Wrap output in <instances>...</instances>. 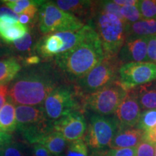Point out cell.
I'll return each mask as SVG.
<instances>
[{
    "label": "cell",
    "instance_id": "obj_1",
    "mask_svg": "<svg viewBox=\"0 0 156 156\" xmlns=\"http://www.w3.org/2000/svg\"><path fill=\"white\" fill-rule=\"evenodd\" d=\"M104 58L101 42L93 28L83 42L73 49L56 56L55 63L69 80L78 81Z\"/></svg>",
    "mask_w": 156,
    "mask_h": 156
},
{
    "label": "cell",
    "instance_id": "obj_2",
    "mask_svg": "<svg viewBox=\"0 0 156 156\" xmlns=\"http://www.w3.org/2000/svg\"><path fill=\"white\" fill-rule=\"evenodd\" d=\"M56 86V79L46 67L37 68L19 76L8 90V100L13 104H41Z\"/></svg>",
    "mask_w": 156,
    "mask_h": 156
},
{
    "label": "cell",
    "instance_id": "obj_3",
    "mask_svg": "<svg viewBox=\"0 0 156 156\" xmlns=\"http://www.w3.org/2000/svg\"><path fill=\"white\" fill-rule=\"evenodd\" d=\"M91 19L90 25L98 36L105 57H116L126 41L128 24L114 15L95 10Z\"/></svg>",
    "mask_w": 156,
    "mask_h": 156
},
{
    "label": "cell",
    "instance_id": "obj_4",
    "mask_svg": "<svg viewBox=\"0 0 156 156\" xmlns=\"http://www.w3.org/2000/svg\"><path fill=\"white\" fill-rule=\"evenodd\" d=\"M85 23L76 15L59 9L54 2H45L39 7L38 28L42 34L78 30Z\"/></svg>",
    "mask_w": 156,
    "mask_h": 156
},
{
    "label": "cell",
    "instance_id": "obj_5",
    "mask_svg": "<svg viewBox=\"0 0 156 156\" xmlns=\"http://www.w3.org/2000/svg\"><path fill=\"white\" fill-rule=\"evenodd\" d=\"M128 92L116 80L102 88L85 95L83 100L84 108L101 116L114 114Z\"/></svg>",
    "mask_w": 156,
    "mask_h": 156
},
{
    "label": "cell",
    "instance_id": "obj_6",
    "mask_svg": "<svg viewBox=\"0 0 156 156\" xmlns=\"http://www.w3.org/2000/svg\"><path fill=\"white\" fill-rule=\"evenodd\" d=\"M122 64L116 57H105L86 75L77 81L78 90L84 95L92 93L117 80Z\"/></svg>",
    "mask_w": 156,
    "mask_h": 156
},
{
    "label": "cell",
    "instance_id": "obj_7",
    "mask_svg": "<svg viewBox=\"0 0 156 156\" xmlns=\"http://www.w3.org/2000/svg\"><path fill=\"white\" fill-rule=\"evenodd\" d=\"M119 129V123L115 117L94 114L90 119L84 140L92 150H103L109 147Z\"/></svg>",
    "mask_w": 156,
    "mask_h": 156
},
{
    "label": "cell",
    "instance_id": "obj_8",
    "mask_svg": "<svg viewBox=\"0 0 156 156\" xmlns=\"http://www.w3.org/2000/svg\"><path fill=\"white\" fill-rule=\"evenodd\" d=\"M44 111L48 119H59L70 113L80 110L75 93L66 86H58L48 95L44 101Z\"/></svg>",
    "mask_w": 156,
    "mask_h": 156
},
{
    "label": "cell",
    "instance_id": "obj_9",
    "mask_svg": "<svg viewBox=\"0 0 156 156\" xmlns=\"http://www.w3.org/2000/svg\"><path fill=\"white\" fill-rule=\"evenodd\" d=\"M117 80L127 91L156 80V64L151 62H129L118 71Z\"/></svg>",
    "mask_w": 156,
    "mask_h": 156
},
{
    "label": "cell",
    "instance_id": "obj_10",
    "mask_svg": "<svg viewBox=\"0 0 156 156\" xmlns=\"http://www.w3.org/2000/svg\"><path fill=\"white\" fill-rule=\"evenodd\" d=\"M53 129L54 131L62 133L65 140L70 142L83 137L87 124L83 114L77 111L54 122Z\"/></svg>",
    "mask_w": 156,
    "mask_h": 156
},
{
    "label": "cell",
    "instance_id": "obj_11",
    "mask_svg": "<svg viewBox=\"0 0 156 156\" xmlns=\"http://www.w3.org/2000/svg\"><path fill=\"white\" fill-rule=\"evenodd\" d=\"M141 110L137 99L129 90L115 112L119 128L135 127L141 116Z\"/></svg>",
    "mask_w": 156,
    "mask_h": 156
},
{
    "label": "cell",
    "instance_id": "obj_12",
    "mask_svg": "<svg viewBox=\"0 0 156 156\" xmlns=\"http://www.w3.org/2000/svg\"><path fill=\"white\" fill-rule=\"evenodd\" d=\"M147 38H138L126 41L117 58L122 65L129 62H148Z\"/></svg>",
    "mask_w": 156,
    "mask_h": 156
},
{
    "label": "cell",
    "instance_id": "obj_13",
    "mask_svg": "<svg viewBox=\"0 0 156 156\" xmlns=\"http://www.w3.org/2000/svg\"><path fill=\"white\" fill-rule=\"evenodd\" d=\"M17 129L19 132L37 123L47 119L43 107L19 105L15 108Z\"/></svg>",
    "mask_w": 156,
    "mask_h": 156
},
{
    "label": "cell",
    "instance_id": "obj_14",
    "mask_svg": "<svg viewBox=\"0 0 156 156\" xmlns=\"http://www.w3.org/2000/svg\"><path fill=\"white\" fill-rule=\"evenodd\" d=\"M29 33L28 25L21 24L10 17H0V38L5 44H12Z\"/></svg>",
    "mask_w": 156,
    "mask_h": 156
},
{
    "label": "cell",
    "instance_id": "obj_15",
    "mask_svg": "<svg viewBox=\"0 0 156 156\" xmlns=\"http://www.w3.org/2000/svg\"><path fill=\"white\" fill-rule=\"evenodd\" d=\"M144 132L136 127L119 128L109 147L111 149L136 147L143 140Z\"/></svg>",
    "mask_w": 156,
    "mask_h": 156
},
{
    "label": "cell",
    "instance_id": "obj_16",
    "mask_svg": "<svg viewBox=\"0 0 156 156\" xmlns=\"http://www.w3.org/2000/svg\"><path fill=\"white\" fill-rule=\"evenodd\" d=\"M64 41L58 33H53L45 36L36 45L39 56L44 58L56 57L62 54Z\"/></svg>",
    "mask_w": 156,
    "mask_h": 156
},
{
    "label": "cell",
    "instance_id": "obj_17",
    "mask_svg": "<svg viewBox=\"0 0 156 156\" xmlns=\"http://www.w3.org/2000/svg\"><path fill=\"white\" fill-rule=\"evenodd\" d=\"M94 3L95 2L85 0H58L55 2V5L62 10L87 18H91L93 16Z\"/></svg>",
    "mask_w": 156,
    "mask_h": 156
},
{
    "label": "cell",
    "instance_id": "obj_18",
    "mask_svg": "<svg viewBox=\"0 0 156 156\" xmlns=\"http://www.w3.org/2000/svg\"><path fill=\"white\" fill-rule=\"evenodd\" d=\"M141 109L156 108V80L132 90Z\"/></svg>",
    "mask_w": 156,
    "mask_h": 156
},
{
    "label": "cell",
    "instance_id": "obj_19",
    "mask_svg": "<svg viewBox=\"0 0 156 156\" xmlns=\"http://www.w3.org/2000/svg\"><path fill=\"white\" fill-rule=\"evenodd\" d=\"M126 34V41L155 35L156 20L142 19L136 23L128 24Z\"/></svg>",
    "mask_w": 156,
    "mask_h": 156
},
{
    "label": "cell",
    "instance_id": "obj_20",
    "mask_svg": "<svg viewBox=\"0 0 156 156\" xmlns=\"http://www.w3.org/2000/svg\"><path fill=\"white\" fill-rule=\"evenodd\" d=\"M22 66L16 57L0 59V85L12 81L21 70Z\"/></svg>",
    "mask_w": 156,
    "mask_h": 156
},
{
    "label": "cell",
    "instance_id": "obj_21",
    "mask_svg": "<svg viewBox=\"0 0 156 156\" xmlns=\"http://www.w3.org/2000/svg\"><path fill=\"white\" fill-rule=\"evenodd\" d=\"M38 144L46 147L52 155H58L67 147V141L62 133L53 131L45 136Z\"/></svg>",
    "mask_w": 156,
    "mask_h": 156
},
{
    "label": "cell",
    "instance_id": "obj_22",
    "mask_svg": "<svg viewBox=\"0 0 156 156\" xmlns=\"http://www.w3.org/2000/svg\"><path fill=\"white\" fill-rule=\"evenodd\" d=\"M16 129L15 105L8 100L0 111V131L10 133Z\"/></svg>",
    "mask_w": 156,
    "mask_h": 156
},
{
    "label": "cell",
    "instance_id": "obj_23",
    "mask_svg": "<svg viewBox=\"0 0 156 156\" xmlns=\"http://www.w3.org/2000/svg\"><path fill=\"white\" fill-rule=\"evenodd\" d=\"M136 5L142 19L156 20L155 0H140L138 1Z\"/></svg>",
    "mask_w": 156,
    "mask_h": 156
},
{
    "label": "cell",
    "instance_id": "obj_24",
    "mask_svg": "<svg viewBox=\"0 0 156 156\" xmlns=\"http://www.w3.org/2000/svg\"><path fill=\"white\" fill-rule=\"evenodd\" d=\"M120 9V6L117 5L113 1H99L95 2L94 3V10L114 15L115 16L118 17L122 21L125 22L121 15Z\"/></svg>",
    "mask_w": 156,
    "mask_h": 156
},
{
    "label": "cell",
    "instance_id": "obj_25",
    "mask_svg": "<svg viewBox=\"0 0 156 156\" xmlns=\"http://www.w3.org/2000/svg\"><path fill=\"white\" fill-rule=\"evenodd\" d=\"M65 156H88L87 145L83 139L69 142Z\"/></svg>",
    "mask_w": 156,
    "mask_h": 156
},
{
    "label": "cell",
    "instance_id": "obj_26",
    "mask_svg": "<svg viewBox=\"0 0 156 156\" xmlns=\"http://www.w3.org/2000/svg\"><path fill=\"white\" fill-rule=\"evenodd\" d=\"M155 125H156V108L142 112L139 122L135 127L146 131Z\"/></svg>",
    "mask_w": 156,
    "mask_h": 156
},
{
    "label": "cell",
    "instance_id": "obj_27",
    "mask_svg": "<svg viewBox=\"0 0 156 156\" xmlns=\"http://www.w3.org/2000/svg\"><path fill=\"white\" fill-rule=\"evenodd\" d=\"M120 12L123 19L127 24H132L142 20V15L136 5L121 7Z\"/></svg>",
    "mask_w": 156,
    "mask_h": 156
},
{
    "label": "cell",
    "instance_id": "obj_28",
    "mask_svg": "<svg viewBox=\"0 0 156 156\" xmlns=\"http://www.w3.org/2000/svg\"><path fill=\"white\" fill-rule=\"evenodd\" d=\"M34 0H5L2 1L5 5L18 15L23 12L31 5L34 3Z\"/></svg>",
    "mask_w": 156,
    "mask_h": 156
},
{
    "label": "cell",
    "instance_id": "obj_29",
    "mask_svg": "<svg viewBox=\"0 0 156 156\" xmlns=\"http://www.w3.org/2000/svg\"><path fill=\"white\" fill-rule=\"evenodd\" d=\"M33 37L30 33H28L24 37L19 40L15 41L11 45H12L15 49L20 52H25L30 50L33 45Z\"/></svg>",
    "mask_w": 156,
    "mask_h": 156
},
{
    "label": "cell",
    "instance_id": "obj_30",
    "mask_svg": "<svg viewBox=\"0 0 156 156\" xmlns=\"http://www.w3.org/2000/svg\"><path fill=\"white\" fill-rule=\"evenodd\" d=\"M4 156H25V148L22 144L12 141L5 146Z\"/></svg>",
    "mask_w": 156,
    "mask_h": 156
},
{
    "label": "cell",
    "instance_id": "obj_31",
    "mask_svg": "<svg viewBox=\"0 0 156 156\" xmlns=\"http://www.w3.org/2000/svg\"><path fill=\"white\" fill-rule=\"evenodd\" d=\"M135 156H155V145L142 140L136 147Z\"/></svg>",
    "mask_w": 156,
    "mask_h": 156
},
{
    "label": "cell",
    "instance_id": "obj_32",
    "mask_svg": "<svg viewBox=\"0 0 156 156\" xmlns=\"http://www.w3.org/2000/svg\"><path fill=\"white\" fill-rule=\"evenodd\" d=\"M147 54L148 62L156 64V34L147 38Z\"/></svg>",
    "mask_w": 156,
    "mask_h": 156
},
{
    "label": "cell",
    "instance_id": "obj_33",
    "mask_svg": "<svg viewBox=\"0 0 156 156\" xmlns=\"http://www.w3.org/2000/svg\"><path fill=\"white\" fill-rule=\"evenodd\" d=\"M136 147L110 149L104 156H135Z\"/></svg>",
    "mask_w": 156,
    "mask_h": 156
},
{
    "label": "cell",
    "instance_id": "obj_34",
    "mask_svg": "<svg viewBox=\"0 0 156 156\" xmlns=\"http://www.w3.org/2000/svg\"><path fill=\"white\" fill-rule=\"evenodd\" d=\"M143 140L152 145H156V125L144 132Z\"/></svg>",
    "mask_w": 156,
    "mask_h": 156
},
{
    "label": "cell",
    "instance_id": "obj_35",
    "mask_svg": "<svg viewBox=\"0 0 156 156\" xmlns=\"http://www.w3.org/2000/svg\"><path fill=\"white\" fill-rule=\"evenodd\" d=\"M31 156H53L47 151L46 147L39 144L34 145Z\"/></svg>",
    "mask_w": 156,
    "mask_h": 156
},
{
    "label": "cell",
    "instance_id": "obj_36",
    "mask_svg": "<svg viewBox=\"0 0 156 156\" xmlns=\"http://www.w3.org/2000/svg\"><path fill=\"white\" fill-rule=\"evenodd\" d=\"M7 16L19 21V15L5 5L0 6V17Z\"/></svg>",
    "mask_w": 156,
    "mask_h": 156
},
{
    "label": "cell",
    "instance_id": "obj_37",
    "mask_svg": "<svg viewBox=\"0 0 156 156\" xmlns=\"http://www.w3.org/2000/svg\"><path fill=\"white\" fill-rule=\"evenodd\" d=\"M8 96V87L7 85H0V111L5 106L6 98Z\"/></svg>",
    "mask_w": 156,
    "mask_h": 156
},
{
    "label": "cell",
    "instance_id": "obj_38",
    "mask_svg": "<svg viewBox=\"0 0 156 156\" xmlns=\"http://www.w3.org/2000/svg\"><path fill=\"white\" fill-rule=\"evenodd\" d=\"M24 62L26 65L34 66L40 63L41 58L38 55H30L25 58Z\"/></svg>",
    "mask_w": 156,
    "mask_h": 156
},
{
    "label": "cell",
    "instance_id": "obj_39",
    "mask_svg": "<svg viewBox=\"0 0 156 156\" xmlns=\"http://www.w3.org/2000/svg\"><path fill=\"white\" fill-rule=\"evenodd\" d=\"M114 2L120 7L128 5H136L137 4V0H114Z\"/></svg>",
    "mask_w": 156,
    "mask_h": 156
},
{
    "label": "cell",
    "instance_id": "obj_40",
    "mask_svg": "<svg viewBox=\"0 0 156 156\" xmlns=\"http://www.w3.org/2000/svg\"><path fill=\"white\" fill-rule=\"evenodd\" d=\"M19 22L23 25H26L30 23V22H32L31 19L29 17L28 15L22 14L19 15Z\"/></svg>",
    "mask_w": 156,
    "mask_h": 156
},
{
    "label": "cell",
    "instance_id": "obj_41",
    "mask_svg": "<svg viewBox=\"0 0 156 156\" xmlns=\"http://www.w3.org/2000/svg\"><path fill=\"white\" fill-rule=\"evenodd\" d=\"M11 141H0V156H4V151H5V146L9 144Z\"/></svg>",
    "mask_w": 156,
    "mask_h": 156
},
{
    "label": "cell",
    "instance_id": "obj_42",
    "mask_svg": "<svg viewBox=\"0 0 156 156\" xmlns=\"http://www.w3.org/2000/svg\"><path fill=\"white\" fill-rule=\"evenodd\" d=\"M3 51H5V46H4L2 43L0 41V54L2 53Z\"/></svg>",
    "mask_w": 156,
    "mask_h": 156
},
{
    "label": "cell",
    "instance_id": "obj_43",
    "mask_svg": "<svg viewBox=\"0 0 156 156\" xmlns=\"http://www.w3.org/2000/svg\"><path fill=\"white\" fill-rule=\"evenodd\" d=\"M155 156H156V145H155Z\"/></svg>",
    "mask_w": 156,
    "mask_h": 156
},
{
    "label": "cell",
    "instance_id": "obj_44",
    "mask_svg": "<svg viewBox=\"0 0 156 156\" xmlns=\"http://www.w3.org/2000/svg\"><path fill=\"white\" fill-rule=\"evenodd\" d=\"M55 156H65V155H55Z\"/></svg>",
    "mask_w": 156,
    "mask_h": 156
}]
</instances>
